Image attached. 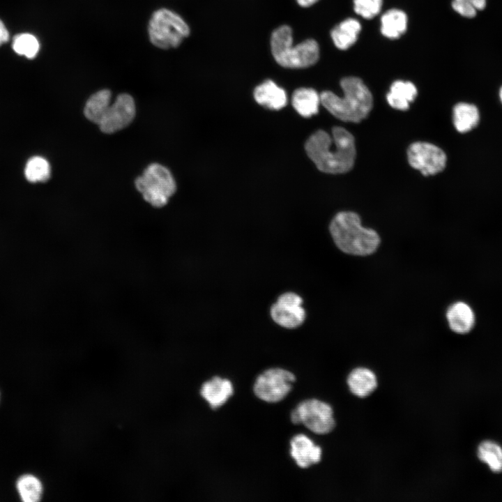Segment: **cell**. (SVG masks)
<instances>
[{"instance_id":"cell-1","label":"cell","mask_w":502,"mask_h":502,"mask_svg":"<svg viewBox=\"0 0 502 502\" xmlns=\"http://www.w3.org/2000/svg\"><path fill=\"white\" fill-rule=\"evenodd\" d=\"M305 151L319 170L342 174L351 170L356 158L354 137L342 127L333 128L331 135L319 130L306 141Z\"/></svg>"},{"instance_id":"cell-2","label":"cell","mask_w":502,"mask_h":502,"mask_svg":"<svg viewBox=\"0 0 502 502\" xmlns=\"http://www.w3.org/2000/svg\"><path fill=\"white\" fill-rule=\"evenodd\" d=\"M343 96L332 91L320 94L321 103L334 116L345 122L358 123L369 114L373 105L372 93L356 77H347L340 82Z\"/></svg>"},{"instance_id":"cell-3","label":"cell","mask_w":502,"mask_h":502,"mask_svg":"<svg viewBox=\"0 0 502 502\" xmlns=\"http://www.w3.org/2000/svg\"><path fill=\"white\" fill-rule=\"evenodd\" d=\"M330 232L337 248L349 254H370L380 243L378 234L363 227L358 215L351 211L336 214L330 222Z\"/></svg>"},{"instance_id":"cell-4","label":"cell","mask_w":502,"mask_h":502,"mask_svg":"<svg viewBox=\"0 0 502 502\" xmlns=\"http://www.w3.org/2000/svg\"><path fill=\"white\" fill-rule=\"evenodd\" d=\"M292 29L282 25L271 36V51L275 61L287 68H305L315 64L319 58V47L314 39H306L293 46Z\"/></svg>"},{"instance_id":"cell-5","label":"cell","mask_w":502,"mask_h":502,"mask_svg":"<svg viewBox=\"0 0 502 502\" xmlns=\"http://www.w3.org/2000/svg\"><path fill=\"white\" fill-rule=\"evenodd\" d=\"M149 36L152 44L160 49L175 48L190 35V28L177 13L161 8L153 13L150 20Z\"/></svg>"},{"instance_id":"cell-6","label":"cell","mask_w":502,"mask_h":502,"mask_svg":"<svg viewBox=\"0 0 502 502\" xmlns=\"http://www.w3.org/2000/svg\"><path fill=\"white\" fill-rule=\"evenodd\" d=\"M137 189L145 201L155 207H162L176 191L175 181L164 166L153 163L135 181Z\"/></svg>"},{"instance_id":"cell-7","label":"cell","mask_w":502,"mask_h":502,"mask_svg":"<svg viewBox=\"0 0 502 502\" xmlns=\"http://www.w3.org/2000/svg\"><path fill=\"white\" fill-rule=\"evenodd\" d=\"M295 380V376L289 371L281 368L268 369L257 377L254 393L264 401L277 402L290 392Z\"/></svg>"},{"instance_id":"cell-8","label":"cell","mask_w":502,"mask_h":502,"mask_svg":"<svg viewBox=\"0 0 502 502\" xmlns=\"http://www.w3.org/2000/svg\"><path fill=\"white\" fill-rule=\"evenodd\" d=\"M300 424L317 434H326L335 427V422L332 407L317 399L306 400L295 408Z\"/></svg>"},{"instance_id":"cell-9","label":"cell","mask_w":502,"mask_h":502,"mask_svg":"<svg viewBox=\"0 0 502 502\" xmlns=\"http://www.w3.org/2000/svg\"><path fill=\"white\" fill-rule=\"evenodd\" d=\"M410 165L423 175H434L441 172L446 164V155L439 147L424 142L411 144L407 151Z\"/></svg>"},{"instance_id":"cell-10","label":"cell","mask_w":502,"mask_h":502,"mask_svg":"<svg viewBox=\"0 0 502 502\" xmlns=\"http://www.w3.org/2000/svg\"><path fill=\"white\" fill-rule=\"evenodd\" d=\"M135 115L133 98L129 94L122 93L109 105L98 126L105 133H113L128 126Z\"/></svg>"},{"instance_id":"cell-11","label":"cell","mask_w":502,"mask_h":502,"mask_svg":"<svg viewBox=\"0 0 502 502\" xmlns=\"http://www.w3.org/2000/svg\"><path fill=\"white\" fill-rule=\"evenodd\" d=\"M302 303V298L295 293L287 292L280 295L271 308L273 320L285 328L298 327L305 318Z\"/></svg>"},{"instance_id":"cell-12","label":"cell","mask_w":502,"mask_h":502,"mask_svg":"<svg viewBox=\"0 0 502 502\" xmlns=\"http://www.w3.org/2000/svg\"><path fill=\"white\" fill-rule=\"evenodd\" d=\"M291 455L297 465L307 468L320 462L321 448L304 434L294 436L291 441Z\"/></svg>"},{"instance_id":"cell-13","label":"cell","mask_w":502,"mask_h":502,"mask_svg":"<svg viewBox=\"0 0 502 502\" xmlns=\"http://www.w3.org/2000/svg\"><path fill=\"white\" fill-rule=\"evenodd\" d=\"M253 95L258 104L270 109L279 110L287 103L285 90L271 79L259 84L254 89Z\"/></svg>"},{"instance_id":"cell-14","label":"cell","mask_w":502,"mask_h":502,"mask_svg":"<svg viewBox=\"0 0 502 502\" xmlns=\"http://www.w3.org/2000/svg\"><path fill=\"white\" fill-rule=\"evenodd\" d=\"M233 392V386L229 380L214 376L203 383L200 393L212 409H217L227 401Z\"/></svg>"},{"instance_id":"cell-15","label":"cell","mask_w":502,"mask_h":502,"mask_svg":"<svg viewBox=\"0 0 502 502\" xmlns=\"http://www.w3.org/2000/svg\"><path fill=\"white\" fill-rule=\"evenodd\" d=\"M450 328L455 333H469L475 324V314L471 307L466 303L459 301L450 305L446 312Z\"/></svg>"},{"instance_id":"cell-16","label":"cell","mask_w":502,"mask_h":502,"mask_svg":"<svg viewBox=\"0 0 502 502\" xmlns=\"http://www.w3.org/2000/svg\"><path fill=\"white\" fill-rule=\"evenodd\" d=\"M375 374L366 367L353 369L347 376V385L352 394L358 397H366L377 387Z\"/></svg>"},{"instance_id":"cell-17","label":"cell","mask_w":502,"mask_h":502,"mask_svg":"<svg viewBox=\"0 0 502 502\" xmlns=\"http://www.w3.org/2000/svg\"><path fill=\"white\" fill-rule=\"evenodd\" d=\"M418 93L416 86L411 82L397 80L394 82L386 96L390 107L398 110H406Z\"/></svg>"},{"instance_id":"cell-18","label":"cell","mask_w":502,"mask_h":502,"mask_svg":"<svg viewBox=\"0 0 502 502\" xmlns=\"http://www.w3.org/2000/svg\"><path fill=\"white\" fill-rule=\"evenodd\" d=\"M360 30L361 24L358 20L347 18L332 29L330 36L338 49L345 50L356 42Z\"/></svg>"},{"instance_id":"cell-19","label":"cell","mask_w":502,"mask_h":502,"mask_svg":"<svg viewBox=\"0 0 502 502\" xmlns=\"http://www.w3.org/2000/svg\"><path fill=\"white\" fill-rule=\"evenodd\" d=\"M291 103L301 116L310 117L318 112L321 103L320 95L314 89L299 88L294 91Z\"/></svg>"},{"instance_id":"cell-20","label":"cell","mask_w":502,"mask_h":502,"mask_svg":"<svg viewBox=\"0 0 502 502\" xmlns=\"http://www.w3.org/2000/svg\"><path fill=\"white\" fill-rule=\"evenodd\" d=\"M407 21V16L403 10L396 8L388 10L381 17V32L388 38H397L406 31Z\"/></svg>"},{"instance_id":"cell-21","label":"cell","mask_w":502,"mask_h":502,"mask_svg":"<svg viewBox=\"0 0 502 502\" xmlns=\"http://www.w3.org/2000/svg\"><path fill=\"white\" fill-rule=\"evenodd\" d=\"M452 120L458 132H467L478 125L480 120L479 111L474 105L459 102L453 108Z\"/></svg>"},{"instance_id":"cell-22","label":"cell","mask_w":502,"mask_h":502,"mask_svg":"<svg viewBox=\"0 0 502 502\" xmlns=\"http://www.w3.org/2000/svg\"><path fill=\"white\" fill-rule=\"evenodd\" d=\"M111 101V92L103 89L93 94L86 101L85 116L93 123L99 124L108 109Z\"/></svg>"},{"instance_id":"cell-23","label":"cell","mask_w":502,"mask_h":502,"mask_svg":"<svg viewBox=\"0 0 502 502\" xmlns=\"http://www.w3.org/2000/svg\"><path fill=\"white\" fill-rule=\"evenodd\" d=\"M477 456L492 471H502V448L497 443L490 440L482 441L478 446Z\"/></svg>"},{"instance_id":"cell-24","label":"cell","mask_w":502,"mask_h":502,"mask_svg":"<svg viewBox=\"0 0 502 502\" xmlns=\"http://www.w3.org/2000/svg\"><path fill=\"white\" fill-rule=\"evenodd\" d=\"M18 494L24 502H36L43 495V485L40 480L31 474L20 476L16 482Z\"/></svg>"},{"instance_id":"cell-25","label":"cell","mask_w":502,"mask_h":502,"mask_svg":"<svg viewBox=\"0 0 502 502\" xmlns=\"http://www.w3.org/2000/svg\"><path fill=\"white\" fill-rule=\"evenodd\" d=\"M26 179L31 183L45 182L51 175V167L43 157L35 155L30 158L24 166Z\"/></svg>"},{"instance_id":"cell-26","label":"cell","mask_w":502,"mask_h":502,"mask_svg":"<svg viewBox=\"0 0 502 502\" xmlns=\"http://www.w3.org/2000/svg\"><path fill=\"white\" fill-rule=\"evenodd\" d=\"M40 45L37 38L30 33H20L13 38V49L20 54L28 59H33L37 55Z\"/></svg>"},{"instance_id":"cell-27","label":"cell","mask_w":502,"mask_h":502,"mask_svg":"<svg viewBox=\"0 0 502 502\" xmlns=\"http://www.w3.org/2000/svg\"><path fill=\"white\" fill-rule=\"evenodd\" d=\"M382 7V0H353V9L356 14L365 19L377 15Z\"/></svg>"},{"instance_id":"cell-28","label":"cell","mask_w":502,"mask_h":502,"mask_svg":"<svg viewBox=\"0 0 502 502\" xmlns=\"http://www.w3.org/2000/svg\"><path fill=\"white\" fill-rule=\"evenodd\" d=\"M465 6L476 8L477 10H482L486 6V0H455Z\"/></svg>"},{"instance_id":"cell-29","label":"cell","mask_w":502,"mask_h":502,"mask_svg":"<svg viewBox=\"0 0 502 502\" xmlns=\"http://www.w3.org/2000/svg\"><path fill=\"white\" fill-rule=\"evenodd\" d=\"M9 40V33L6 28L4 24L1 20H0V46L4 43L8 42Z\"/></svg>"},{"instance_id":"cell-30","label":"cell","mask_w":502,"mask_h":502,"mask_svg":"<svg viewBox=\"0 0 502 502\" xmlns=\"http://www.w3.org/2000/svg\"><path fill=\"white\" fill-rule=\"evenodd\" d=\"M319 0H296L298 4L303 8L310 7L317 3Z\"/></svg>"},{"instance_id":"cell-31","label":"cell","mask_w":502,"mask_h":502,"mask_svg":"<svg viewBox=\"0 0 502 502\" xmlns=\"http://www.w3.org/2000/svg\"><path fill=\"white\" fill-rule=\"evenodd\" d=\"M499 98H500V100H501V102H502V87L501 88V89H500V91H499Z\"/></svg>"}]
</instances>
